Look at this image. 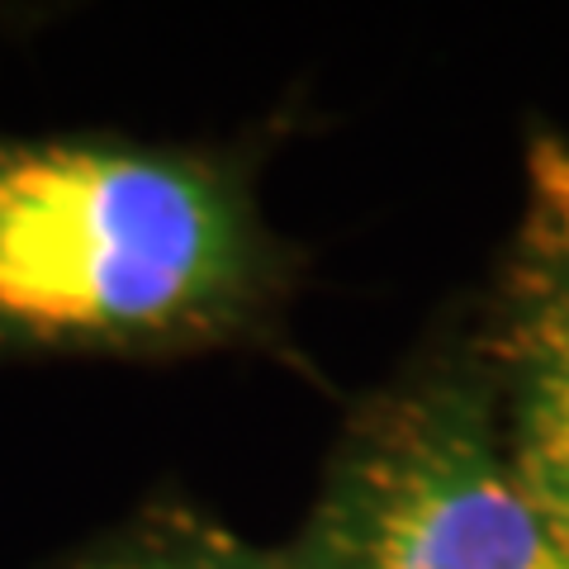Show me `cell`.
Masks as SVG:
<instances>
[{"label": "cell", "mask_w": 569, "mask_h": 569, "mask_svg": "<svg viewBox=\"0 0 569 569\" xmlns=\"http://www.w3.org/2000/svg\"><path fill=\"white\" fill-rule=\"evenodd\" d=\"M299 290L247 142L0 129V366L280 351Z\"/></svg>", "instance_id": "cell-1"}, {"label": "cell", "mask_w": 569, "mask_h": 569, "mask_svg": "<svg viewBox=\"0 0 569 569\" xmlns=\"http://www.w3.org/2000/svg\"><path fill=\"white\" fill-rule=\"evenodd\" d=\"M295 569H569L498 451L466 313L347 403Z\"/></svg>", "instance_id": "cell-2"}, {"label": "cell", "mask_w": 569, "mask_h": 569, "mask_svg": "<svg viewBox=\"0 0 569 569\" xmlns=\"http://www.w3.org/2000/svg\"><path fill=\"white\" fill-rule=\"evenodd\" d=\"M498 451L569 565V138L527 133L522 200L485 295L460 305Z\"/></svg>", "instance_id": "cell-3"}, {"label": "cell", "mask_w": 569, "mask_h": 569, "mask_svg": "<svg viewBox=\"0 0 569 569\" xmlns=\"http://www.w3.org/2000/svg\"><path fill=\"white\" fill-rule=\"evenodd\" d=\"M39 569H295L284 546H257L186 498H152Z\"/></svg>", "instance_id": "cell-4"}]
</instances>
